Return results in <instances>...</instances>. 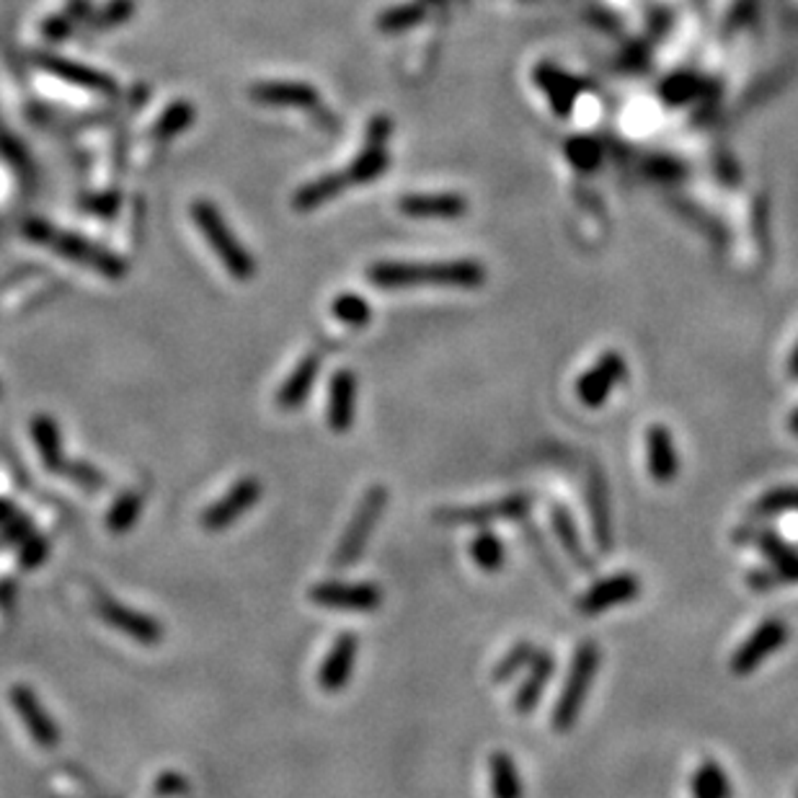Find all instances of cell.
<instances>
[{
	"label": "cell",
	"mask_w": 798,
	"mask_h": 798,
	"mask_svg": "<svg viewBox=\"0 0 798 798\" xmlns=\"http://www.w3.org/2000/svg\"><path fill=\"white\" fill-rule=\"evenodd\" d=\"M372 285L380 290H406V287H460L473 290L486 279L478 262H437V264H378L370 269Z\"/></svg>",
	"instance_id": "cell-1"
},
{
	"label": "cell",
	"mask_w": 798,
	"mask_h": 798,
	"mask_svg": "<svg viewBox=\"0 0 798 798\" xmlns=\"http://www.w3.org/2000/svg\"><path fill=\"white\" fill-rule=\"evenodd\" d=\"M600 661H602V651L594 641H581L577 646V651H574V659H571V667H569V674H566V682H564V687H560V695L551 714L553 731L566 735V731H571L574 726H577L581 708H585V703H587L589 687H592L597 672H600Z\"/></svg>",
	"instance_id": "cell-2"
},
{
	"label": "cell",
	"mask_w": 798,
	"mask_h": 798,
	"mask_svg": "<svg viewBox=\"0 0 798 798\" xmlns=\"http://www.w3.org/2000/svg\"><path fill=\"white\" fill-rule=\"evenodd\" d=\"M388 501H391V494H388V488L380 484L370 486L368 491L362 494L347 530H344L339 545H336L334 556H331V566H334V569H349V566H355L357 560L365 556V548H368L372 532H375Z\"/></svg>",
	"instance_id": "cell-3"
},
{
	"label": "cell",
	"mask_w": 798,
	"mask_h": 798,
	"mask_svg": "<svg viewBox=\"0 0 798 798\" xmlns=\"http://www.w3.org/2000/svg\"><path fill=\"white\" fill-rule=\"evenodd\" d=\"M192 215H194V222H197V228L207 235V241H210L215 254L220 256V262L225 264V269L230 271V275L239 277V279H248L251 275H254L256 271L254 258H251L248 251L241 246L239 239L230 233L225 220L220 218V212L215 210L210 203H194Z\"/></svg>",
	"instance_id": "cell-4"
},
{
	"label": "cell",
	"mask_w": 798,
	"mask_h": 798,
	"mask_svg": "<svg viewBox=\"0 0 798 798\" xmlns=\"http://www.w3.org/2000/svg\"><path fill=\"white\" fill-rule=\"evenodd\" d=\"M93 608H96V615L102 617L106 625H112L114 631L132 638L135 644L140 646H158L163 641V623H158L153 615L142 613V610H135L125 605V602L114 600L112 594L99 592L93 597Z\"/></svg>",
	"instance_id": "cell-5"
},
{
	"label": "cell",
	"mask_w": 798,
	"mask_h": 798,
	"mask_svg": "<svg viewBox=\"0 0 798 798\" xmlns=\"http://www.w3.org/2000/svg\"><path fill=\"white\" fill-rule=\"evenodd\" d=\"M530 494H509L494 501H481L471 507H442L435 512V522L440 524H491L505 520H524L530 514Z\"/></svg>",
	"instance_id": "cell-6"
},
{
	"label": "cell",
	"mask_w": 798,
	"mask_h": 798,
	"mask_svg": "<svg viewBox=\"0 0 798 798\" xmlns=\"http://www.w3.org/2000/svg\"><path fill=\"white\" fill-rule=\"evenodd\" d=\"M788 638H790L788 623L780 621V617H767V621H762L757 628L747 636V641L731 654L729 661L731 672H735L737 678H747V674L757 670L760 664H765L771 654L783 649V646L788 644Z\"/></svg>",
	"instance_id": "cell-7"
},
{
	"label": "cell",
	"mask_w": 798,
	"mask_h": 798,
	"mask_svg": "<svg viewBox=\"0 0 798 798\" xmlns=\"http://www.w3.org/2000/svg\"><path fill=\"white\" fill-rule=\"evenodd\" d=\"M311 602L328 610H351V613H372L383 605V589L372 581H319L311 589Z\"/></svg>",
	"instance_id": "cell-8"
},
{
	"label": "cell",
	"mask_w": 798,
	"mask_h": 798,
	"mask_svg": "<svg viewBox=\"0 0 798 798\" xmlns=\"http://www.w3.org/2000/svg\"><path fill=\"white\" fill-rule=\"evenodd\" d=\"M9 703L11 708L16 710L21 724L32 737V742L42 747V750H57L60 747L62 731L60 726L55 724V718L49 716L45 703L39 701V695L34 693L32 687L24 685V682H16V685L9 687Z\"/></svg>",
	"instance_id": "cell-9"
},
{
	"label": "cell",
	"mask_w": 798,
	"mask_h": 798,
	"mask_svg": "<svg viewBox=\"0 0 798 798\" xmlns=\"http://www.w3.org/2000/svg\"><path fill=\"white\" fill-rule=\"evenodd\" d=\"M262 494H264V486L258 478L246 476V478L235 481L225 496H220L215 505L205 509L203 528L210 532H220V530L230 528V524L239 522L241 517L246 514L258 499H262Z\"/></svg>",
	"instance_id": "cell-10"
},
{
	"label": "cell",
	"mask_w": 798,
	"mask_h": 798,
	"mask_svg": "<svg viewBox=\"0 0 798 798\" xmlns=\"http://www.w3.org/2000/svg\"><path fill=\"white\" fill-rule=\"evenodd\" d=\"M641 594V579L634 571H617L613 577L600 579L597 585L587 589L577 600V610L581 615L592 617L605 613L610 608L634 602Z\"/></svg>",
	"instance_id": "cell-11"
},
{
	"label": "cell",
	"mask_w": 798,
	"mask_h": 798,
	"mask_svg": "<svg viewBox=\"0 0 798 798\" xmlns=\"http://www.w3.org/2000/svg\"><path fill=\"white\" fill-rule=\"evenodd\" d=\"M28 235H32L34 241H49V243H53V248L60 251L62 256L76 258V262L91 266V269L102 271V275H106V277H122V275H125V266H122V262H117V258H114L112 254H106V251L91 246L89 241L76 239V235L53 233V230H47L42 225L28 228Z\"/></svg>",
	"instance_id": "cell-12"
},
{
	"label": "cell",
	"mask_w": 798,
	"mask_h": 798,
	"mask_svg": "<svg viewBox=\"0 0 798 798\" xmlns=\"http://www.w3.org/2000/svg\"><path fill=\"white\" fill-rule=\"evenodd\" d=\"M625 378V359L617 351H608L589 368L577 383L579 401L589 408L602 406L610 398V393L621 385Z\"/></svg>",
	"instance_id": "cell-13"
},
{
	"label": "cell",
	"mask_w": 798,
	"mask_h": 798,
	"mask_svg": "<svg viewBox=\"0 0 798 798\" xmlns=\"http://www.w3.org/2000/svg\"><path fill=\"white\" fill-rule=\"evenodd\" d=\"M359 657V638L355 631H344L331 644L326 657H323L319 667V687L326 693H339L349 685L351 674H355Z\"/></svg>",
	"instance_id": "cell-14"
},
{
	"label": "cell",
	"mask_w": 798,
	"mask_h": 798,
	"mask_svg": "<svg viewBox=\"0 0 798 798\" xmlns=\"http://www.w3.org/2000/svg\"><path fill=\"white\" fill-rule=\"evenodd\" d=\"M646 465H649V476L657 484H672L678 478L680 455L664 424H651L646 431Z\"/></svg>",
	"instance_id": "cell-15"
},
{
	"label": "cell",
	"mask_w": 798,
	"mask_h": 798,
	"mask_svg": "<svg viewBox=\"0 0 798 798\" xmlns=\"http://www.w3.org/2000/svg\"><path fill=\"white\" fill-rule=\"evenodd\" d=\"M587 507L589 522H592V535L600 553L613 551V514H610V491L605 478L600 471H589L587 476Z\"/></svg>",
	"instance_id": "cell-16"
},
{
	"label": "cell",
	"mask_w": 798,
	"mask_h": 798,
	"mask_svg": "<svg viewBox=\"0 0 798 798\" xmlns=\"http://www.w3.org/2000/svg\"><path fill=\"white\" fill-rule=\"evenodd\" d=\"M357 416V375L339 370L328 385V427L336 435H347Z\"/></svg>",
	"instance_id": "cell-17"
},
{
	"label": "cell",
	"mask_w": 798,
	"mask_h": 798,
	"mask_svg": "<svg viewBox=\"0 0 798 798\" xmlns=\"http://www.w3.org/2000/svg\"><path fill=\"white\" fill-rule=\"evenodd\" d=\"M551 528L556 532L560 548H564L566 556L574 560V566H577L581 574H597V560L587 553L585 543H581L579 537L577 522H574L571 512L564 505L551 507Z\"/></svg>",
	"instance_id": "cell-18"
},
{
	"label": "cell",
	"mask_w": 798,
	"mask_h": 798,
	"mask_svg": "<svg viewBox=\"0 0 798 798\" xmlns=\"http://www.w3.org/2000/svg\"><path fill=\"white\" fill-rule=\"evenodd\" d=\"M553 674H556V659H553L551 651L541 649L535 661L528 667V678H524V682L514 695L517 714L524 716V714H532V710L537 708V703H541V697L545 693V687H548Z\"/></svg>",
	"instance_id": "cell-19"
},
{
	"label": "cell",
	"mask_w": 798,
	"mask_h": 798,
	"mask_svg": "<svg viewBox=\"0 0 798 798\" xmlns=\"http://www.w3.org/2000/svg\"><path fill=\"white\" fill-rule=\"evenodd\" d=\"M319 370H321L319 355H308L300 359L298 368L292 370V375L287 378L282 388L277 391V406L282 408V412H294V408L303 406L305 401L311 398Z\"/></svg>",
	"instance_id": "cell-20"
},
{
	"label": "cell",
	"mask_w": 798,
	"mask_h": 798,
	"mask_svg": "<svg viewBox=\"0 0 798 798\" xmlns=\"http://www.w3.org/2000/svg\"><path fill=\"white\" fill-rule=\"evenodd\" d=\"M251 96L254 102L269 106H300V109L319 106V93L305 83H262L251 89Z\"/></svg>",
	"instance_id": "cell-21"
},
{
	"label": "cell",
	"mask_w": 798,
	"mask_h": 798,
	"mask_svg": "<svg viewBox=\"0 0 798 798\" xmlns=\"http://www.w3.org/2000/svg\"><path fill=\"white\" fill-rule=\"evenodd\" d=\"M32 440L37 444L42 463L49 473H60L65 465V444H62V431L60 424H57L53 416L39 414L32 419Z\"/></svg>",
	"instance_id": "cell-22"
},
{
	"label": "cell",
	"mask_w": 798,
	"mask_h": 798,
	"mask_svg": "<svg viewBox=\"0 0 798 798\" xmlns=\"http://www.w3.org/2000/svg\"><path fill=\"white\" fill-rule=\"evenodd\" d=\"M401 210L414 218H458L469 205L460 194H412L401 199Z\"/></svg>",
	"instance_id": "cell-23"
},
{
	"label": "cell",
	"mask_w": 798,
	"mask_h": 798,
	"mask_svg": "<svg viewBox=\"0 0 798 798\" xmlns=\"http://www.w3.org/2000/svg\"><path fill=\"white\" fill-rule=\"evenodd\" d=\"M37 62L47 70V73L62 78V81H68V83L83 85V89H93V91H114V81L109 76L99 73V70H93V68H85V65L68 62V60H60V57H49V55H39Z\"/></svg>",
	"instance_id": "cell-24"
},
{
	"label": "cell",
	"mask_w": 798,
	"mask_h": 798,
	"mask_svg": "<svg viewBox=\"0 0 798 798\" xmlns=\"http://www.w3.org/2000/svg\"><path fill=\"white\" fill-rule=\"evenodd\" d=\"M488 778H491L494 798H522V778L517 762L509 752H494L488 757Z\"/></svg>",
	"instance_id": "cell-25"
},
{
	"label": "cell",
	"mask_w": 798,
	"mask_h": 798,
	"mask_svg": "<svg viewBox=\"0 0 798 798\" xmlns=\"http://www.w3.org/2000/svg\"><path fill=\"white\" fill-rule=\"evenodd\" d=\"M690 794L693 798H731V783L721 762L703 760L690 778Z\"/></svg>",
	"instance_id": "cell-26"
},
{
	"label": "cell",
	"mask_w": 798,
	"mask_h": 798,
	"mask_svg": "<svg viewBox=\"0 0 798 798\" xmlns=\"http://www.w3.org/2000/svg\"><path fill=\"white\" fill-rule=\"evenodd\" d=\"M142 507H146V491L142 488H127L125 494H119L109 507V514H106V528L114 535H125L135 528V522L140 520Z\"/></svg>",
	"instance_id": "cell-27"
},
{
	"label": "cell",
	"mask_w": 798,
	"mask_h": 798,
	"mask_svg": "<svg viewBox=\"0 0 798 798\" xmlns=\"http://www.w3.org/2000/svg\"><path fill=\"white\" fill-rule=\"evenodd\" d=\"M747 585H750L754 592H767V589L775 587L798 585V551L786 560L771 564L767 569H752L747 574Z\"/></svg>",
	"instance_id": "cell-28"
},
{
	"label": "cell",
	"mask_w": 798,
	"mask_h": 798,
	"mask_svg": "<svg viewBox=\"0 0 798 798\" xmlns=\"http://www.w3.org/2000/svg\"><path fill=\"white\" fill-rule=\"evenodd\" d=\"M471 558L481 571H488V574L499 571L501 566H505V558H507L505 543H501V537L496 535V532H488V530L478 532L471 543Z\"/></svg>",
	"instance_id": "cell-29"
},
{
	"label": "cell",
	"mask_w": 798,
	"mask_h": 798,
	"mask_svg": "<svg viewBox=\"0 0 798 798\" xmlns=\"http://www.w3.org/2000/svg\"><path fill=\"white\" fill-rule=\"evenodd\" d=\"M537 83L543 85L545 93L551 96V104L556 106L560 114L569 112V106L574 104V99H577V91H579V83L574 81V78L558 73V70H553V68H543L541 73H537Z\"/></svg>",
	"instance_id": "cell-30"
},
{
	"label": "cell",
	"mask_w": 798,
	"mask_h": 798,
	"mask_svg": "<svg viewBox=\"0 0 798 798\" xmlns=\"http://www.w3.org/2000/svg\"><path fill=\"white\" fill-rule=\"evenodd\" d=\"M752 517H775L786 512H798V486H778L760 496L752 505Z\"/></svg>",
	"instance_id": "cell-31"
},
{
	"label": "cell",
	"mask_w": 798,
	"mask_h": 798,
	"mask_svg": "<svg viewBox=\"0 0 798 798\" xmlns=\"http://www.w3.org/2000/svg\"><path fill=\"white\" fill-rule=\"evenodd\" d=\"M522 537L524 543L530 545V551L535 553L537 564H541V569L548 574L551 581H556L558 587L566 585V577H564V569H560V564L556 560V556H553L548 543H545V537L541 535V530L535 528V524L530 522H522Z\"/></svg>",
	"instance_id": "cell-32"
},
{
	"label": "cell",
	"mask_w": 798,
	"mask_h": 798,
	"mask_svg": "<svg viewBox=\"0 0 798 798\" xmlns=\"http://www.w3.org/2000/svg\"><path fill=\"white\" fill-rule=\"evenodd\" d=\"M537 654H541V649L530 641H520L517 646H512V649L501 657L499 664L494 667V682H499L501 685V682L512 680L520 670H528L532 661H535Z\"/></svg>",
	"instance_id": "cell-33"
},
{
	"label": "cell",
	"mask_w": 798,
	"mask_h": 798,
	"mask_svg": "<svg viewBox=\"0 0 798 798\" xmlns=\"http://www.w3.org/2000/svg\"><path fill=\"white\" fill-rule=\"evenodd\" d=\"M60 473L68 481H73L85 491H102L106 486V476L102 473V469L89 463V460H65V465L60 469Z\"/></svg>",
	"instance_id": "cell-34"
},
{
	"label": "cell",
	"mask_w": 798,
	"mask_h": 798,
	"mask_svg": "<svg viewBox=\"0 0 798 798\" xmlns=\"http://www.w3.org/2000/svg\"><path fill=\"white\" fill-rule=\"evenodd\" d=\"M334 311L336 319H339L342 323H347V326H365V323H370L372 319V311H370V303L365 298H359V294H339V298L334 300Z\"/></svg>",
	"instance_id": "cell-35"
},
{
	"label": "cell",
	"mask_w": 798,
	"mask_h": 798,
	"mask_svg": "<svg viewBox=\"0 0 798 798\" xmlns=\"http://www.w3.org/2000/svg\"><path fill=\"white\" fill-rule=\"evenodd\" d=\"M49 558V541L42 532H28L24 541L19 543V560L24 569H37Z\"/></svg>",
	"instance_id": "cell-36"
},
{
	"label": "cell",
	"mask_w": 798,
	"mask_h": 798,
	"mask_svg": "<svg viewBox=\"0 0 798 798\" xmlns=\"http://www.w3.org/2000/svg\"><path fill=\"white\" fill-rule=\"evenodd\" d=\"M153 790H155V796H161V798H178V796L189 794V780H186L182 773L169 771V773L158 775Z\"/></svg>",
	"instance_id": "cell-37"
},
{
	"label": "cell",
	"mask_w": 798,
	"mask_h": 798,
	"mask_svg": "<svg viewBox=\"0 0 798 798\" xmlns=\"http://www.w3.org/2000/svg\"><path fill=\"white\" fill-rule=\"evenodd\" d=\"M192 122V109L186 104H176L171 106L169 112H165V117L161 119V125H158V132L161 135H174V132H182V129L189 125Z\"/></svg>",
	"instance_id": "cell-38"
},
{
	"label": "cell",
	"mask_w": 798,
	"mask_h": 798,
	"mask_svg": "<svg viewBox=\"0 0 798 798\" xmlns=\"http://www.w3.org/2000/svg\"><path fill=\"white\" fill-rule=\"evenodd\" d=\"M569 158L571 163L581 165V169H594V165L600 163V148H597L592 140L581 138L569 146Z\"/></svg>",
	"instance_id": "cell-39"
},
{
	"label": "cell",
	"mask_w": 798,
	"mask_h": 798,
	"mask_svg": "<svg viewBox=\"0 0 798 798\" xmlns=\"http://www.w3.org/2000/svg\"><path fill=\"white\" fill-rule=\"evenodd\" d=\"M419 16H421V9H414V5L408 9V5H406V9H398V11L388 13V16L380 21V24H383V28H404V26H412L414 21H419Z\"/></svg>",
	"instance_id": "cell-40"
},
{
	"label": "cell",
	"mask_w": 798,
	"mask_h": 798,
	"mask_svg": "<svg viewBox=\"0 0 798 798\" xmlns=\"http://www.w3.org/2000/svg\"><path fill=\"white\" fill-rule=\"evenodd\" d=\"M3 528H5V537H9L11 543H21L28 535V532H34L32 520H28V517L21 514V512H16V517L5 522Z\"/></svg>",
	"instance_id": "cell-41"
},
{
	"label": "cell",
	"mask_w": 798,
	"mask_h": 798,
	"mask_svg": "<svg viewBox=\"0 0 798 798\" xmlns=\"http://www.w3.org/2000/svg\"><path fill=\"white\" fill-rule=\"evenodd\" d=\"M693 91H697V83L693 78H674V81L664 89L670 102H687V99L693 96Z\"/></svg>",
	"instance_id": "cell-42"
},
{
	"label": "cell",
	"mask_w": 798,
	"mask_h": 798,
	"mask_svg": "<svg viewBox=\"0 0 798 798\" xmlns=\"http://www.w3.org/2000/svg\"><path fill=\"white\" fill-rule=\"evenodd\" d=\"M129 13H132V0H114L109 9L104 11L106 19H99L96 24L99 26H112V24H117V21H125Z\"/></svg>",
	"instance_id": "cell-43"
},
{
	"label": "cell",
	"mask_w": 798,
	"mask_h": 798,
	"mask_svg": "<svg viewBox=\"0 0 798 798\" xmlns=\"http://www.w3.org/2000/svg\"><path fill=\"white\" fill-rule=\"evenodd\" d=\"M16 602V585L13 581H0V608L9 610Z\"/></svg>",
	"instance_id": "cell-44"
},
{
	"label": "cell",
	"mask_w": 798,
	"mask_h": 798,
	"mask_svg": "<svg viewBox=\"0 0 798 798\" xmlns=\"http://www.w3.org/2000/svg\"><path fill=\"white\" fill-rule=\"evenodd\" d=\"M16 512H19V509L13 507L9 499H0V528H3V524L9 522V520H13V517H16Z\"/></svg>",
	"instance_id": "cell-45"
},
{
	"label": "cell",
	"mask_w": 798,
	"mask_h": 798,
	"mask_svg": "<svg viewBox=\"0 0 798 798\" xmlns=\"http://www.w3.org/2000/svg\"><path fill=\"white\" fill-rule=\"evenodd\" d=\"M788 375L794 380H798V344H796L794 355H790V359H788Z\"/></svg>",
	"instance_id": "cell-46"
},
{
	"label": "cell",
	"mask_w": 798,
	"mask_h": 798,
	"mask_svg": "<svg viewBox=\"0 0 798 798\" xmlns=\"http://www.w3.org/2000/svg\"><path fill=\"white\" fill-rule=\"evenodd\" d=\"M788 429H790V435H796V437H798V408H796L794 414H790V419H788Z\"/></svg>",
	"instance_id": "cell-47"
},
{
	"label": "cell",
	"mask_w": 798,
	"mask_h": 798,
	"mask_svg": "<svg viewBox=\"0 0 798 798\" xmlns=\"http://www.w3.org/2000/svg\"><path fill=\"white\" fill-rule=\"evenodd\" d=\"M796 798H798V790H796Z\"/></svg>",
	"instance_id": "cell-48"
}]
</instances>
